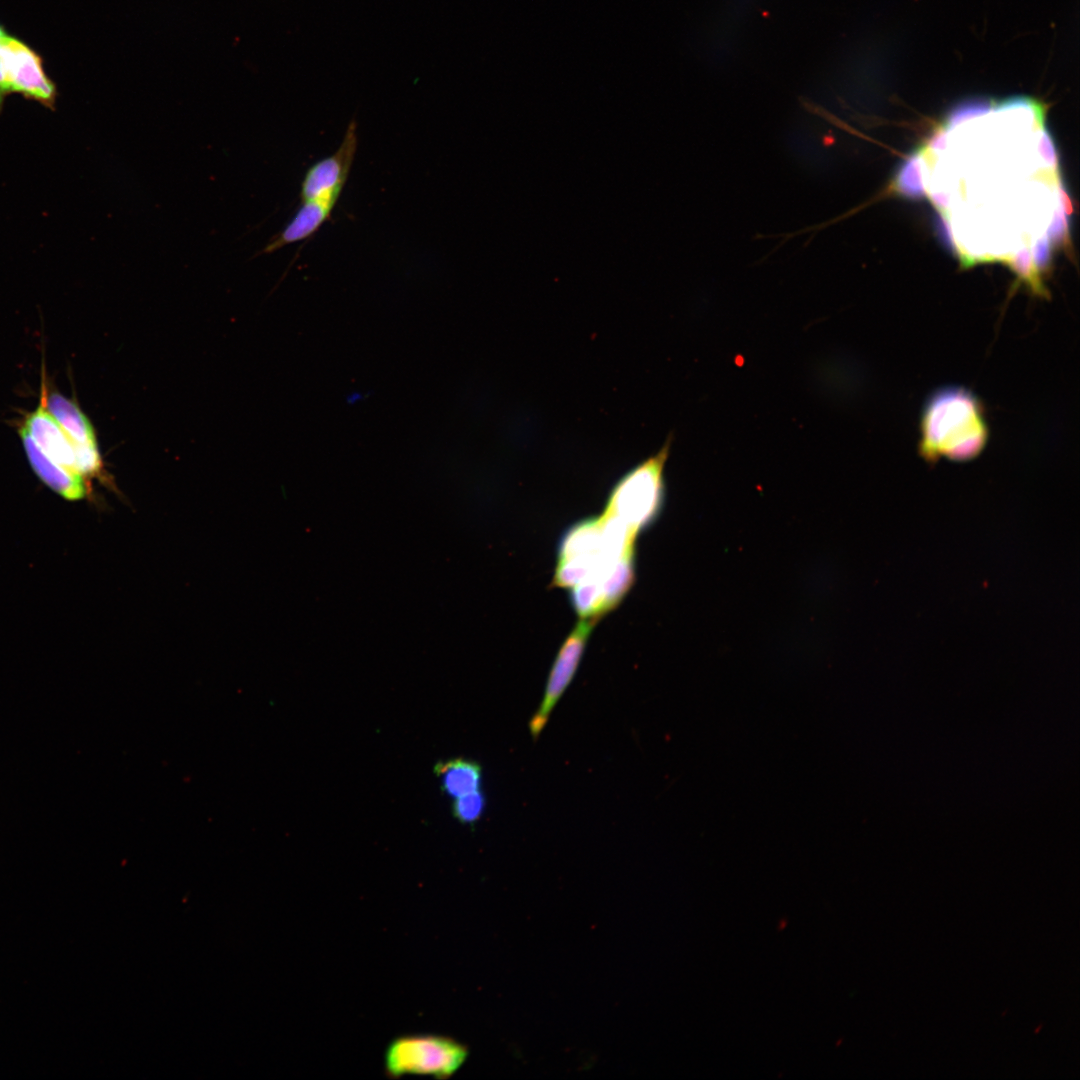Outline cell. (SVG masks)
<instances>
[{
  "instance_id": "obj_1",
  "label": "cell",
  "mask_w": 1080,
  "mask_h": 1080,
  "mask_svg": "<svg viewBox=\"0 0 1080 1080\" xmlns=\"http://www.w3.org/2000/svg\"><path fill=\"white\" fill-rule=\"evenodd\" d=\"M922 456L969 459L983 448L987 428L977 399L962 389H945L927 403L921 421Z\"/></svg>"
},
{
  "instance_id": "obj_2",
  "label": "cell",
  "mask_w": 1080,
  "mask_h": 1080,
  "mask_svg": "<svg viewBox=\"0 0 1080 1080\" xmlns=\"http://www.w3.org/2000/svg\"><path fill=\"white\" fill-rule=\"evenodd\" d=\"M671 442L668 437L657 453L623 475L608 496L604 514L619 519L636 535L648 527L662 509L664 469Z\"/></svg>"
},
{
  "instance_id": "obj_3",
  "label": "cell",
  "mask_w": 1080,
  "mask_h": 1080,
  "mask_svg": "<svg viewBox=\"0 0 1080 1080\" xmlns=\"http://www.w3.org/2000/svg\"><path fill=\"white\" fill-rule=\"evenodd\" d=\"M468 1054L463 1043L448 1036L402 1035L386 1046L384 1072L391 1079L414 1075L444 1080L460 1070Z\"/></svg>"
},
{
  "instance_id": "obj_4",
  "label": "cell",
  "mask_w": 1080,
  "mask_h": 1080,
  "mask_svg": "<svg viewBox=\"0 0 1080 1080\" xmlns=\"http://www.w3.org/2000/svg\"><path fill=\"white\" fill-rule=\"evenodd\" d=\"M14 93L52 111L56 108L57 85L42 56L24 40L5 33L0 37V114L7 96Z\"/></svg>"
},
{
  "instance_id": "obj_5",
  "label": "cell",
  "mask_w": 1080,
  "mask_h": 1080,
  "mask_svg": "<svg viewBox=\"0 0 1080 1080\" xmlns=\"http://www.w3.org/2000/svg\"><path fill=\"white\" fill-rule=\"evenodd\" d=\"M596 622L592 619H581L560 647L551 667L542 701L528 723L534 741L546 727L555 706L571 684Z\"/></svg>"
},
{
  "instance_id": "obj_6",
  "label": "cell",
  "mask_w": 1080,
  "mask_h": 1080,
  "mask_svg": "<svg viewBox=\"0 0 1080 1080\" xmlns=\"http://www.w3.org/2000/svg\"><path fill=\"white\" fill-rule=\"evenodd\" d=\"M357 147V124L352 120L338 149L306 171L300 188L301 202L323 200L337 203L350 174Z\"/></svg>"
},
{
  "instance_id": "obj_7",
  "label": "cell",
  "mask_w": 1080,
  "mask_h": 1080,
  "mask_svg": "<svg viewBox=\"0 0 1080 1080\" xmlns=\"http://www.w3.org/2000/svg\"><path fill=\"white\" fill-rule=\"evenodd\" d=\"M42 376L38 406L25 416L22 426L48 457L63 467L80 474L77 468L73 443L46 406L48 387L45 382L44 372Z\"/></svg>"
},
{
  "instance_id": "obj_8",
  "label": "cell",
  "mask_w": 1080,
  "mask_h": 1080,
  "mask_svg": "<svg viewBox=\"0 0 1080 1080\" xmlns=\"http://www.w3.org/2000/svg\"><path fill=\"white\" fill-rule=\"evenodd\" d=\"M18 432L30 466L46 486L69 501L80 500L87 496L88 486L83 476L48 457L22 425Z\"/></svg>"
},
{
  "instance_id": "obj_9",
  "label": "cell",
  "mask_w": 1080,
  "mask_h": 1080,
  "mask_svg": "<svg viewBox=\"0 0 1080 1080\" xmlns=\"http://www.w3.org/2000/svg\"><path fill=\"white\" fill-rule=\"evenodd\" d=\"M336 204L323 200L301 202L294 216L261 252L273 253L286 245L309 238L329 219Z\"/></svg>"
},
{
  "instance_id": "obj_10",
  "label": "cell",
  "mask_w": 1080,
  "mask_h": 1080,
  "mask_svg": "<svg viewBox=\"0 0 1080 1080\" xmlns=\"http://www.w3.org/2000/svg\"><path fill=\"white\" fill-rule=\"evenodd\" d=\"M46 406L73 445H97L93 426L76 402L57 390L47 389Z\"/></svg>"
},
{
  "instance_id": "obj_11",
  "label": "cell",
  "mask_w": 1080,
  "mask_h": 1080,
  "mask_svg": "<svg viewBox=\"0 0 1080 1080\" xmlns=\"http://www.w3.org/2000/svg\"><path fill=\"white\" fill-rule=\"evenodd\" d=\"M435 772L443 789L454 798L480 790L482 768L475 761L456 758L439 762Z\"/></svg>"
},
{
  "instance_id": "obj_12",
  "label": "cell",
  "mask_w": 1080,
  "mask_h": 1080,
  "mask_svg": "<svg viewBox=\"0 0 1080 1080\" xmlns=\"http://www.w3.org/2000/svg\"><path fill=\"white\" fill-rule=\"evenodd\" d=\"M485 805L484 794L481 790H477L456 797L452 805V811L455 818L461 823L474 824L481 818Z\"/></svg>"
},
{
  "instance_id": "obj_13",
  "label": "cell",
  "mask_w": 1080,
  "mask_h": 1080,
  "mask_svg": "<svg viewBox=\"0 0 1080 1080\" xmlns=\"http://www.w3.org/2000/svg\"><path fill=\"white\" fill-rule=\"evenodd\" d=\"M894 185L902 194L908 197L917 198L924 194L919 160L916 156L911 157L904 163Z\"/></svg>"
},
{
  "instance_id": "obj_14",
  "label": "cell",
  "mask_w": 1080,
  "mask_h": 1080,
  "mask_svg": "<svg viewBox=\"0 0 1080 1080\" xmlns=\"http://www.w3.org/2000/svg\"><path fill=\"white\" fill-rule=\"evenodd\" d=\"M1068 235L1067 216L1062 206L1060 205L1055 211V215L1048 228L1047 237L1049 241L1065 245L1066 243H1070Z\"/></svg>"
},
{
  "instance_id": "obj_15",
  "label": "cell",
  "mask_w": 1080,
  "mask_h": 1080,
  "mask_svg": "<svg viewBox=\"0 0 1080 1080\" xmlns=\"http://www.w3.org/2000/svg\"><path fill=\"white\" fill-rule=\"evenodd\" d=\"M1050 241L1047 235L1037 240L1032 248V260L1039 271L1046 270L1050 264Z\"/></svg>"
},
{
  "instance_id": "obj_16",
  "label": "cell",
  "mask_w": 1080,
  "mask_h": 1080,
  "mask_svg": "<svg viewBox=\"0 0 1080 1080\" xmlns=\"http://www.w3.org/2000/svg\"><path fill=\"white\" fill-rule=\"evenodd\" d=\"M1039 150L1043 160L1051 165L1055 166L1057 163V157L1054 149L1053 142L1046 132H1043L1039 141Z\"/></svg>"
},
{
  "instance_id": "obj_17",
  "label": "cell",
  "mask_w": 1080,
  "mask_h": 1080,
  "mask_svg": "<svg viewBox=\"0 0 1080 1080\" xmlns=\"http://www.w3.org/2000/svg\"><path fill=\"white\" fill-rule=\"evenodd\" d=\"M930 198L934 202V204L940 209L947 208L949 204V198L944 193H933L931 194Z\"/></svg>"
},
{
  "instance_id": "obj_18",
  "label": "cell",
  "mask_w": 1080,
  "mask_h": 1080,
  "mask_svg": "<svg viewBox=\"0 0 1080 1080\" xmlns=\"http://www.w3.org/2000/svg\"><path fill=\"white\" fill-rule=\"evenodd\" d=\"M930 146L932 148H934V149H941V150L944 149L945 148V135L942 134V133H939V134L935 135L931 140Z\"/></svg>"
},
{
  "instance_id": "obj_19",
  "label": "cell",
  "mask_w": 1080,
  "mask_h": 1080,
  "mask_svg": "<svg viewBox=\"0 0 1080 1080\" xmlns=\"http://www.w3.org/2000/svg\"><path fill=\"white\" fill-rule=\"evenodd\" d=\"M5 33H7V32H6L5 28H4V26H2V25L0 24V37H1L2 35H4Z\"/></svg>"
}]
</instances>
